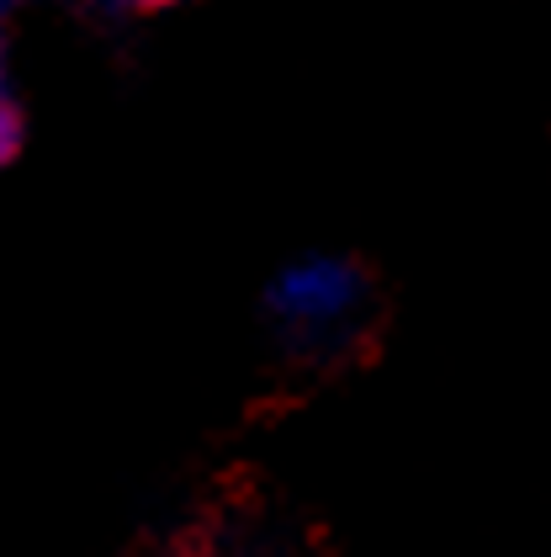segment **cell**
Wrapping results in <instances>:
<instances>
[{
  "mask_svg": "<svg viewBox=\"0 0 551 557\" xmlns=\"http://www.w3.org/2000/svg\"><path fill=\"white\" fill-rule=\"evenodd\" d=\"M0 90H5V64H0Z\"/></svg>",
  "mask_w": 551,
  "mask_h": 557,
  "instance_id": "cell-2",
  "label": "cell"
},
{
  "mask_svg": "<svg viewBox=\"0 0 551 557\" xmlns=\"http://www.w3.org/2000/svg\"><path fill=\"white\" fill-rule=\"evenodd\" d=\"M372 302V276L366 265L339 250H302L281 260L260 293L265 319L292 335V341H335L339 330H350Z\"/></svg>",
  "mask_w": 551,
  "mask_h": 557,
  "instance_id": "cell-1",
  "label": "cell"
}]
</instances>
